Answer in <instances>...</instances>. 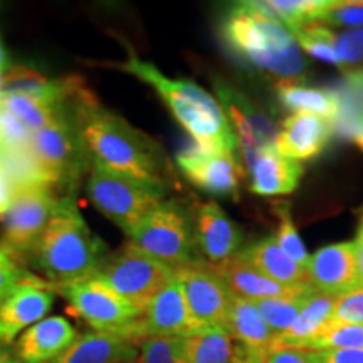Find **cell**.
Listing matches in <instances>:
<instances>
[{
    "instance_id": "cell-23",
    "label": "cell",
    "mask_w": 363,
    "mask_h": 363,
    "mask_svg": "<svg viewBox=\"0 0 363 363\" xmlns=\"http://www.w3.org/2000/svg\"><path fill=\"white\" fill-rule=\"evenodd\" d=\"M225 330L254 363H264L272 353L274 333L264 323L254 301L233 296Z\"/></svg>"
},
{
    "instance_id": "cell-37",
    "label": "cell",
    "mask_w": 363,
    "mask_h": 363,
    "mask_svg": "<svg viewBox=\"0 0 363 363\" xmlns=\"http://www.w3.org/2000/svg\"><path fill=\"white\" fill-rule=\"evenodd\" d=\"M335 49L343 72L348 67H360L363 65V29H350L335 35Z\"/></svg>"
},
{
    "instance_id": "cell-8",
    "label": "cell",
    "mask_w": 363,
    "mask_h": 363,
    "mask_svg": "<svg viewBox=\"0 0 363 363\" xmlns=\"http://www.w3.org/2000/svg\"><path fill=\"white\" fill-rule=\"evenodd\" d=\"M94 278L145 313L157 294L175 278V271L128 242L120 252L106 257Z\"/></svg>"
},
{
    "instance_id": "cell-47",
    "label": "cell",
    "mask_w": 363,
    "mask_h": 363,
    "mask_svg": "<svg viewBox=\"0 0 363 363\" xmlns=\"http://www.w3.org/2000/svg\"><path fill=\"white\" fill-rule=\"evenodd\" d=\"M7 67H9V57H7L6 48H4L2 40H0V69L6 71Z\"/></svg>"
},
{
    "instance_id": "cell-32",
    "label": "cell",
    "mask_w": 363,
    "mask_h": 363,
    "mask_svg": "<svg viewBox=\"0 0 363 363\" xmlns=\"http://www.w3.org/2000/svg\"><path fill=\"white\" fill-rule=\"evenodd\" d=\"M291 34L296 39L301 51L310 54L311 57L318 59V61L330 62V65L342 69L337 49H335V35L337 34L330 27L321 24H310L291 30Z\"/></svg>"
},
{
    "instance_id": "cell-14",
    "label": "cell",
    "mask_w": 363,
    "mask_h": 363,
    "mask_svg": "<svg viewBox=\"0 0 363 363\" xmlns=\"http://www.w3.org/2000/svg\"><path fill=\"white\" fill-rule=\"evenodd\" d=\"M66 103L51 104L21 94L0 93V152L30 150L33 135L56 120Z\"/></svg>"
},
{
    "instance_id": "cell-43",
    "label": "cell",
    "mask_w": 363,
    "mask_h": 363,
    "mask_svg": "<svg viewBox=\"0 0 363 363\" xmlns=\"http://www.w3.org/2000/svg\"><path fill=\"white\" fill-rule=\"evenodd\" d=\"M17 189L13 187V184L7 179V175L4 174L0 169V219L7 216L9 208H11L13 199H16Z\"/></svg>"
},
{
    "instance_id": "cell-36",
    "label": "cell",
    "mask_w": 363,
    "mask_h": 363,
    "mask_svg": "<svg viewBox=\"0 0 363 363\" xmlns=\"http://www.w3.org/2000/svg\"><path fill=\"white\" fill-rule=\"evenodd\" d=\"M318 24L363 29V0H330V6Z\"/></svg>"
},
{
    "instance_id": "cell-20",
    "label": "cell",
    "mask_w": 363,
    "mask_h": 363,
    "mask_svg": "<svg viewBox=\"0 0 363 363\" xmlns=\"http://www.w3.org/2000/svg\"><path fill=\"white\" fill-rule=\"evenodd\" d=\"M335 133V125L326 118L310 113H293L281 123L276 136V150L281 155L303 163L323 153Z\"/></svg>"
},
{
    "instance_id": "cell-4",
    "label": "cell",
    "mask_w": 363,
    "mask_h": 363,
    "mask_svg": "<svg viewBox=\"0 0 363 363\" xmlns=\"http://www.w3.org/2000/svg\"><path fill=\"white\" fill-rule=\"evenodd\" d=\"M118 69L152 86L195 143L222 148L238 155V136L227 120L224 108L217 98L197 83L190 79L167 78L155 65L143 61L133 52L125 62L118 65Z\"/></svg>"
},
{
    "instance_id": "cell-10",
    "label": "cell",
    "mask_w": 363,
    "mask_h": 363,
    "mask_svg": "<svg viewBox=\"0 0 363 363\" xmlns=\"http://www.w3.org/2000/svg\"><path fill=\"white\" fill-rule=\"evenodd\" d=\"M69 311L89 325L94 331H120L130 328L143 316L142 311L125 301L108 284L98 278L62 288Z\"/></svg>"
},
{
    "instance_id": "cell-9",
    "label": "cell",
    "mask_w": 363,
    "mask_h": 363,
    "mask_svg": "<svg viewBox=\"0 0 363 363\" xmlns=\"http://www.w3.org/2000/svg\"><path fill=\"white\" fill-rule=\"evenodd\" d=\"M59 201L51 189H19L4 217L2 247L11 254L34 252L56 214Z\"/></svg>"
},
{
    "instance_id": "cell-2",
    "label": "cell",
    "mask_w": 363,
    "mask_h": 363,
    "mask_svg": "<svg viewBox=\"0 0 363 363\" xmlns=\"http://www.w3.org/2000/svg\"><path fill=\"white\" fill-rule=\"evenodd\" d=\"M225 48L242 65L283 84H301L308 69L303 51L264 2H235L220 22Z\"/></svg>"
},
{
    "instance_id": "cell-13",
    "label": "cell",
    "mask_w": 363,
    "mask_h": 363,
    "mask_svg": "<svg viewBox=\"0 0 363 363\" xmlns=\"http://www.w3.org/2000/svg\"><path fill=\"white\" fill-rule=\"evenodd\" d=\"M174 271L195 320L203 328L225 330L233 294L212 266L202 259L187 266L174 267Z\"/></svg>"
},
{
    "instance_id": "cell-1",
    "label": "cell",
    "mask_w": 363,
    "mask_h": 363,
    "mask_svg": "<svg viewBox=\"0 0 363 363\" xmlns=\"http://www.w3.org/2000/svg\"><path fill=\"white\" fill-rule=\"evenodd\" d=\"M69 103L93 163L136 180L165 184V157L155 142L121 116L103 108L83 84Z\"/></svg>"
},
{
    "instance_id": "cell-6",
    "label": "cell",
    "mask_w": 363,
    "mask_h": 363,
    "mask_svg": "<svg viewBox=\"0 0 363 363\" xmlns=\"http://www.w3.org/2000/svg\"><path fill=\"white\" fill-rule=\"evenodd\" d=\"M126 235L131 246L172 267L202 261L192 217L177 201H163Z\"/></svg>"
},
{
    "instance_id": "cell-45",
    "label": "cell",
    "mask_w": 363,
    "mask_h": 363,
    "mask_svg": "<svg viewBox=\"0 0 363 363\" xmlns=\"http://www.w3.org/2000/svg\"><path fill=\"white\" fill-rule=\"evenodd\" d=\"M347 138H352V142L363 152V116L358 118L355 121V125H353L352 130L348 131Z\"/></svg>"
},
{
    "instance_id": "cell-44",
    "label": "cell",
    "mask_w": 363,
    "mask_h": 363,
    "mask_svg": "<svg viewBox=\"0 0 363 363\" xmlns=\"http://www.w3.org/2000/svg\"><path fill=\"white\" fill-rule=\"evenodd\" d=\"M357 247V262H358V286L363 288V216L360 219V224H358L357 230V239L353 240Z\"/></svg>"
},
{
    "instance_id": "cell-15",
    "label": "cell",
    "mask_w": 363,
    "mask_h": 363,
    "mask_svg": "<svg viewBox=\"0 0 363 363\" xmlns=\"http://www.w3.org/2000/svg\"><path fill=\"white\" fill-rule=\"evenodd\" d=\"M199 252L208 266H219L240 252L242 229L216 202L201 203L192 216Z\"/></svg>"
},
{
    "instance_id": "cell-39",
    "label": "cell",
    "mask_w": 363,
    "mask_h": 363,
    "mask_svg": "<svg viewBox=\"0 0 363 363\" xmlns=\"http://www.w3.org/2000/svg\"><path fill=\"white\" fill-rule=\"evenodd\" d=\"M24 278L26 274L19 269L17 262L13 261L12 254L0 246V303Z\"/></svg>"
},
{
    "instance_id": "cell-22",
    "label": "cell",
    "mask_w": 363,
    "mask_h": 363,
    "mask_svg": "<svg viewBox=\"0 0 363 363\" xmlns=\"http://www.w3.org/2000/svg\"><path fill=\"white\" fill-rule=\"evenodd\" d=\"M76 338V328L66 318H44L21 335L16 343V357L24 363H52Z\"/></svg>"
},
{
    "instance_id": "cell-21",
    "label": "cell",
    "mask_w": 363,
    "mask_h": 363,
    "mask_svg": "<svg viewBox=\"0 0 363 363\" xmlns=\"http://www.w3.org/2000/svg\"><path fill=\"white\" fill-rule=\"evenodd\" d=\"M219 278L235 298L247 299V301H261V299L274 298H299L310 291L308 284L288 286L281 284L267 278L259 269L242 261L239 256L212 267Z\"/></svg>"
},
{
    "instance_id": "cell-40",
    "label": "cell",
    "mask_w": 363,
    "mask_h": 363,
    "mask_svg": "<svg viewBox=\"0 0 363 363\" xmlns=\"http://www.w3.org/2000/svg\"><path fill=\"white\" fill-rule=\"evenodd\" d=\"M343 96L350 101L358 111L363 113V67L345 71Z\"/></svg>"
},
{
    "instance_id": "cell-38",
    "label": "cell",
    "mask_w": 363,
    "mask_h": 363,
    "mask_svg": "<svg viewBox=\"0 0 363 363\" xmlns=\"http://www.w3.org/2000/svg\"><path fill=\"white\" fill-rule=\"evenodd\" d=\"M331 320L340 321V323L350 325H363V288L350 289V291L340 294L335 298L333 313Z\"/></svg>"
},
{
    "instance_id": "cell-49",
    "label": "cell",
    "mask_w": 363,
    "mask_h": 363,
    "mask_svg": "<svg viewBox=\"0 0 363 363\" xmlns=\"http://www.w3.org/2000/svg\"><path fill=\"white\" fill-rule=\"evenodd\" d=\"M4 79H6V71L0 69V89H2V86H4Z\"/></svg>"
},
{
    "instance_id": "cell-30",
    "label": "cell",
    "mask_w": 363,
    "mask_h": 363,
    "mask_svg": "<svg viewBox=\"0 0 363 363\" xmlns=\"http://www.w3.org/2000/svg\"><path fill=\"white\" fill-rule=\"evenodd\" d=\"M272 16L291 33L299 27L318 24L330 0H269L264 2Z\"/></svg>"
},
{
    "instance_id": "cell-17",
    "label": "cell",
    "mask_w": 363,
    "mask_h": 363,
    "mask_svg": "<svg viewBox=\"0 0 363 363\" xmlns=\"http://www.w3.org/2000/svg\"><path fill=\"white\" fill-rule=\"evenodd\" d=\"M52 305L54 294L26 276L0 303V343L12 345L22 331L44 320Z\"/></svg>"
},
{
    "instance_id": "cell-48",
    "label": "cell",
    "mask_w": 363,
    "mask_h": 363,
    "mask_svg": "<svg viewBox=\"0 0 363 363\" xmlns=\"http://www.w3.org/2000/svg\"><path fill=\"white\" fill-rule=\"evenodd\" d=\"M0 363H24V362H21L17 357L9 355V353H4V355L0 357Z\"/></svg>"
},
{
    "instance_id": "cell-19",
    "label": "cell",
    "mask_w": 363,
    "mask_h": 363,
    "mask_svg": "<svg viewBox=\"0 0 363 363\" xmlns=\"http://www.w3.org/2000/svg\"><path fill=\"white\" fill-rule=\"evenodd\" d=\"M147 337H190L206 330L192 316L179 279L174 278L155 299L150 303L142 316Z\"/></svg>"
},
{
    "instance_id": "cell-7",
    "label": "cell",
    "mask_w": 363,
    "mask_h": 363,
    "mask_svg": "<svg viewBox=\"0 0 363 363\" xmlns=\"http://www.w3.org/2000/svg\"><path fill=\"white\" fill-rule=\"evenodd\" d=\"M39 165L45 170L54 187L72 189L86 169L93 167L79 128L67 101L56 120L35 131L29 143Z\"/></svg>"
},
{
    "instance_id": "cell-3",
    "label": "cell",
    "mask_w": 363,
    "mask_h": 363,
    "mask_svg": "<svg viewBox=\"0 0 363 363\" xmlns=\"http://www.w3.org/2000/svg\"><path fill=\"white\" fill-rule=\"evenodd\" d=\"M38 269L59 288L94 278L108 257V246L86 224L76 199L67 194L34 249Z\"/></svg>"
},
{
    "instance_id": "cell-18",
    "label": "cell",
    "mask_w": 363,
    "mask_h": 363,
    "mask_svg": "<svg viewBox=\"0 0 363 363\" xmlns=\"http://www.w3.org/2000/svg\"><path fill=\"white\" fill-rule=\"evenodd\" d=\"M147 338L142 318L120 331H89L79 335L52 363H116Z\"/></svg>"
},
{
    "instance_id": "cell-5",
    "label": "cell",
    "mask_w": 363,
    "mask_h": 363,
    "mask_svg": "<svg viewBox=\"0 0 363 363\" xmlns=\"http://www.w3.org/2000/svg\"><path fill=\"white\" fill-rule=\"evenodd\" d=\"M86 184L89 201L126 234L165 201V184L136 180L93 163Z\"/></svg>"
},
{
    "instance_id": "cell-25",
    "label": "cell",
    "mask_w": 363,
    "mask_h": 363,
    "mask_svg": "<svg viewBox=\"0 0 363 363\" xmlns=\"http://www.w3.org/2000/svg\"><path fill=\"white\" fill-rule=\"evenodd\" d=\"M83 84L81 79H51L43 72L27 66H16L6 71V79L0 93L21 94V96L38 99V101L62 104L69 101L72 94Z\"/></svg>"
},
{
    "instance_id": "cell-35",
    "label": "cell",
    "mask_w": 363,
    "mask_h": 363,
    "mask_svg": "<svg viewBox=\"0 0 363 363\" xmlns=\"http://www.w3.org/2000/svg\"><path fill=\"white\" fill-rule=\"evenodd\" d=\"M288 202H278L272 206L274 208V216L278 217L279 227L278 233H276V240H278L279 247L291 257L293 261H296L299 266L305 267L308 266V261H310V256H308L305 244H303L301 238H299L296 225H294L293 217H291V208H289Z\"/></svg>"
},
{
    "instance_id": "cell-33",
    "label": "cell",
    "mask_w": 363,
    "mask_h": 363,
    "mask_svg": "<svg viewBox=\"0 0 363 363\" xmlns=\"http://www.w3.org/2000/svg\"><path fill=\"white\" fill-rule=\"evenodd\" d=\"M308 293L299 298L261 299V301H254V305H256L257 311L261 313L262 320H264V323L269 326L271 331L276 337V335H281L284 333V331H288L289 326L294 323V320H296L299 311H301L303 305H305Z\"/></svg>"
},
{
    "instance_id": "cell-31",
    "label": "cell",
    "mask_w": 363,
    "mask_h": 363,
    "mask_svg": "<svg viewBox=\"0 0 363 363\" xmlns=\"http://www.w3.org/2000/svg\"><path fill=\"white\" fill-rule=\"evenodd\" d=\"M301 350H363V325L340 323L330 320L320 333L308 340Z\"/></svg>"
},
{
    "instance_id": "cell-46",
    "label": "cell",
    "mask_w": 363,
    "mask_h": 363,
    "mask_svg": "<svg viewBox=\"0 0 363 363\" xmlns=\"http://www.w3.org/2000/svg\"><path fill=\"white\" fill-rule=\"evenodd\" d=\"M116 363H140V358H138V347L133 348V350L126 353V355H125L123 358H121L120 362H116Z\"/></svg>"
},
{
    "instance_id": "cell-12",
    "label": "cell",
    "mask_w": 363,
    "mask_h": 363,
    "mask_svg": "<svg viewBox=\"0 0 363 363\" xmlns=\"http://www.w3.org/2000/svg\"><path fill=\"white\" fill-rule=\"evenodd\" d=\"M177 165L190 184L206 194L238 201L244 172L234 153L192 142L177 155Z\"/></svg>"
},
{
    "instance_id": "cell-28",
    "label": "cell",
    "mask_w": 363,
    "mask_h": 363,
    "mask_svg": "<svg viewBox=\"0 0 363 363\" xmlns=\"http://www.w3.org/2000/svg\"><path fill=\"white\" fill-rule=\"evenodd\" d=\"M279 103L293 113H310L337 125L343 113L342 93L325 88H308L303 84L278 86Z\"/></svg>"
},
{
    "instance_id": "cell-26",
    "label": "cell",
    "mask_w": 363,
    "mask_h": 363,
    "mask_svg": "<svg viewBox=\"0 0 363 363\" xmlns=\"http://www.w3.org/2000/svg\"><path fill=\"white\" fill-rule=\"evenodd\" d=\"M333 303V296L311 289L294 323L289 326L288 331L276 335L274 340H272V352L288 350V348L289 350H301L308 340L320 333L325 328V325L331 320Z\"/></svg>"
},
{
    "instance_id": "cell-50",
    "label": "cell",
    "mask_w": 363,
    "mask_h": 363,
    "mask_svg": "<svg viewBox=\"0 0 363 363\" xmlns=\"http://www.w3.org/2000/svg\"><path fill=\"white\" fill-rule=\"evenodd\" d=\"M4 353H7V350H6V347H4V345L0 343V357H2Z\"/></svg>"
},
{
    "instance_id": "cell-29",
    "label": "cell",
    "mask_w": 363,
    "mask_h": 363,
    "mask_svg": "<svg viewBox=\"0 0 363 363\" xmlns=\"http://www.w3.org/2000/svg\"><path fill=\"white\" fill-rule=\"evenodd\" d=\"M190 363H234L235 345L224 328H206L184 338Z\"/></svg>"
},
{
    "instance_id": "cell-16",
    "label": "cell",
    "mask_w": 363,
    "mask_h": 363,
    "mask_svg": "<svg viewBox=\"0 0 363 363\" xmlns=\"http://www.w3.org/2000/svg\"><path fill=\"white\" fill-rule=\"evenodd\" d=\"M313 291L337 298L358 286L357 247L353 240L330 244L311 254L306 266Z\"/></svg>"
},
{
    "instance_id": "cell-24",
    "label": "cell",
    "mask_w": 363,
    "mask_h": 363,
    "mask_svg": "<svg viewBox=\"0 0 363 363\" xmlns=\"http://www.w3.org/2000/svg\"><path fill=\"white\" fill-rule=\"evenodd\" d=\"M247 172L251 175L249 190L252 194L261 197H276L293 194L299 187V182L305 175V165L281 155L274 147L264 150Z\"/></svg>"
},
{
    "instance_id": "cell-41",
    "label": "cell",
    "mask_w": 363,
    "mask_h": 363,
    "mask_svg": "<svg viewBox=\"0 0 363 363\" xmlns=\"http://www.w3.org/2000/svg\"><path fill=\"white\" fill-rule=\"evenodd\" d=\"M264 363H320L316 352L308 350H278L272 352Z\"/></svg>"
},
{
    "instance_id": "cell-11",
    "label": "cell",
    "mask_w": 363,
    "mask_h": 363,
    "mask_svg": "<svg viewBox=\"0 0 363 363\" xmlns=\"http://www.w3.org/2000/svg\"><path fill=\"white\" fill-rule=\"evenodd\" d=\"M214 89L217 93V101L224 108L227 120L238 136L239 152L244 158L246 170H249L254 160L264 150L276 147L278 130L271 123L269 118L257 110L256 104L246 94L235 89L233 84L216 78Z\"/></svg>"
},
{
    "instance_id": "cell-27",
    "label": "cell",
    "mask_w": 363,
    "mask_h": 363,
    "mask_svg": "<svg viewBox=\"0 0 363 363\" xmlns=\"http://www.w3.org/2000/svg\"><path fill=\"white\" fill-rule=\"evenodd\" d=\"M238 256L276 283L288 286L308 284V272L305 267L293 261L279 247L274 235H267V238L251 244L249 247L242 249Z\"/></svg>"
},
{
    "instance_id": "cell-34",
    "label": "cell",
    "mask_w": 363,
    "mask_h": 363,
    "mask_svg": "<svg viewBox=\"0 0 363 363\" xmlns=\"http://www.w3.org/2000/svg\"><path fill=\"white\" fill-rule=\"evenodd\" d=\"M136 347L140 363H190L182 337H147Z\"/></svg>"
},
{
    "instance_id": "cell-42",
    "label": "cell",
    "mask_w": 363,
    "mask_h": 363,
    "mask_svg": "<svg viewBox=\"0 0 363 363\" xmlns=\"http://www.w3.org/2000/svg\"><path fill=\"white\" fill-rule=\"evenodd\" d=\"M320 363H363V350L316 352Z\"/></svg>"
}]
</instances>
